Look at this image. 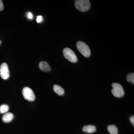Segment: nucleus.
Instances as JSON below:
<instances>
[{"label": "nucleus", "mask_w": 134, "mask_h": 134, "mask_svg": "<svg viewBox=\"0 0 134 134\" xmlns=\"http://www.w3.org/2000/svg\"><path fill=\"white\" fill-rule=\"evenodd\" d=\"M126 79L128 82L134 84V73H130L127 75Z\"/></svg>", "instance_id": "13"}, {"label": "nucleus", "mask_w": 134, "mask_h": 134, "mask_svg": "<svg viewBox=\"0 0 134 134\" xmlns=\"http://www.w3.org/2000/svg\"><path fill=\"white\" fill-rule=\"evenodd\" d=\"M84 132L88 133H92L96 132V128L95 126L92 125H88L83 127L82 129Z\"/></svg>", "instance_id": "9"}, {"label": "nucleus", "mask_w": 134, "mask_h": 134, "mask_svg": "<svg viewBox=\"0 0 134 134\" xmlns=\"http://www.w3.org/2000/svg\"><path fill=\"white\" fill-rule=\"evenodd\" d=\"M76 47L82 55L86 58H88L91 55L90 49L88 45L82 41H79L76 43Z\"/></svg>", "instance_id": "1"}, {"label": "nucleus", "mask_w": 134, "mask_h": 134, "mask_svg": "<svg viewBox=\"0 0 134 134\" xmlns=\"http://www.w3.org/2000/svg\"><path fill=\"white\" fill-rule=\"evenodd\" d=\"M27 17L29 19H32L33 18V15L31 12H28L27 13Z\"/></svg>", "instance_id": "16"}, {"label": "nucleus", "mask_w": 134, "mask_h": 134, "mask_svg": "<svg viewBox=\"0 0 134 134\" xmlns=\"http://www.w3.org/2000/svg\"><path fill=\"white\" fill-rule=\"evenodd\" d=\"M14 118V115L11 113H7L3 116V121L6 123L10 122Z\"/></svg>", "instance_id": "8"}, {"label": "nucleus", "mask_w": 134, "mask_h": 134, "mask_svg": "<svg viewBox=\"0 0 134 134\" xmlns=\"http://www.w3.org/2000/svg\"><path fill=\"white\" fill-rule=\"evenodd\" d=\"M130 122L132 123L133 126H134V116H131L130 118Z\"/></svg>", "instance_id": "17"}, {"label": "nucleus", "mask_w": 134, "mask_h": 134, "mask_svg": "<svg viewBox=\"0 0 134 134\" xmlns=\"http://www.w3.org/2000/svg\"><path fill=\"white\" fill-rule=\"evenodd\" d=\"M9 109L8 105L7 104H3L0 106V113H6Z\"/></svg>", "instance_id": "12"}, {"label": "nucleus", "mask_w": 134, "mask_h": 134, "mask_svg": "<svg viewBox=\"0 0 134 134\" xmlns=\"http://www.w3.org/2000/svg\"><path fill=\"white\" fill-rule=\"evenodd\" d=\"M1 44V40H0V45Z\"/></svg>", "instance_id": "18"}, {"label": "nucleus", "mask_w": 134, "mask_h": 134, "mask_svg": "<svg viewBox=\"0 0 134 134\" xmlns=\"http://www.w3.org/2000/svg\"><path fill=\"white\" fill-rule=\"evenodd\" d=\"M107 129L110 134H118V129L115 125H109L107 128Z\"/></svg>", "instance_id": "11"}, {"label": "nucleus", "mask_w": 134, "mask_h": 134, "mask_svg": "<svg viewBox=\"0 0 134 134\" xmlns=\"http://www.w3.org/2000/svg\"><path fill=\"white\" fill-rule=\"evenodd\" d=\"M24 97L26 100L30 101H34L35 99V96L33 91L30 88L25 87L22 91Z\"/></svg>", "instance_id": "5"}, {"label": "nucleus", "mask_w": 134, "mask_h": 134, "mask_svg": "<svg viewBox=\"0 0 134 134\" xmlns=\"http://www.w3.org/2000/svg\"><path fill=\"white\" fill-rule=\"evenodd\" d=\"M0 76L3 79L7 80L9 77V71L7 64L2 63L0 66Z\"/></svg>", "instance_id": "6"}, {"label": "nucleus", "mask_w": 134, "mask_h": 134, "mask_svg": "<svg viewBox=\"0 0 134 134\" xmlns=\"http://www.w3.org/2000/svg\"><path fill=\"white\" fill-rule=\"evenodd\" d=\"M113 89L111 92L116 97H122L125 95V92L122 86L120 83H114L112 85Z\"/></svg>", "instance_id": "3"}, {"label": "nucleus", "mask_w": 134, "mask_h": 134, "mask_svg": "<svg viewBox=\"0 0 134 134\" xmlns=\"http://www.w3.org/2000/svg\"><path fill=\"white\" fill-rule=\"evenodd\" d=\"M63 54L65 58L70 62L76 63L77 61V58L76 55L70 48H64L63 50Z\"/></svg>", "instance_id": "4"}, {"label": "nucleus", "mask_w": 134, "mask_h": 134, "mask_svg": "<svg viewBox=\"0 0 134 134\" xmlns=\"http://www.w3.org/2000/svg\"><path fill=\"white\" fill-rule=\"evenodd\" d=\"M75 5L77 9L82 12L87 11L91 7L90 2L88 0H76L75 1Z\"/></svg>", "instance_id": "2"}, {"label": "nucleus", "mask_w": 134, "mask_h": 134, "mask_svg": "<svg viewBox=\"0 0 134 134\" xmlns=\"http://www.w3.org/2000/svg\"><path fill=\"white\" fill-rule=\"evenodd\" d=\"M53 89L54 92L59 96H63L65 93L64 89L58 85H54L53 87Z\"/></svg>", "instance_id": "10"}, {"label": "nucleus", "mask_w": 134, "mask_h": 134, "mask_svg": "<svg viewBox=\"0 0 134 134\" xmlns=\"http://www.w3.org/2000/svg\"><path fill=\"white\" fill-rule=\"evenodd\" d=\"M4 7H3V3L2 1L0 0V11H2Z\"/></svg>", "instance_id": "15"}, {"label": "nucleus", "mask_w": 134, "mask_h": 134, "mask_svg": "<svg viewBox=\"0 0 134 134\" xmlns=\"http://www.w3.org/2000/svg\"><path fill=\"white\" fill-rule=\"evenodd\" d=\"M43 18L42 16L41 15L38 16H37V19H36V21L37 23H40L41 22L43 21Z\"/></svg>", "instance_id": "14"}, {"label": "nucleus", "mask_w": 134, "mask_h": 134, "mask_svg": "<svg viewBox=\"0 0 134 134\" xmlns=\"http://www.w3.org/2000/svg\"><path fill=\"white\" fill-rule=\"evenodd\" d=\"M40 69L43 72H49L51 70V69L50 65L48 63L45 61L41 62L39 65Z\"/></svg>", "instance_id": "7"}]
</instances>
